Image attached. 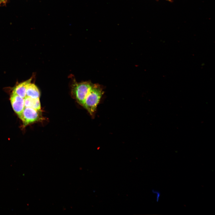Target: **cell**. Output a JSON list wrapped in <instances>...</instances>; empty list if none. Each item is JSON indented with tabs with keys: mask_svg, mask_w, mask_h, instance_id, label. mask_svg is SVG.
Instances as JSON below:
<instances>
[{
	"mask_svg": "<svg viewBox=\"0 0 215 215\" xmlns=\"http://www.w3.org/2000/svg\"><path fill=\"white\" fill-rule=\"evenodd\" d=\"M25 107L40 110L41 104L39 98H34L26 96L24 98Z\"/></svg>",
	"mask_w": 215,
	"mask_h": 215,
	"instance_id": "6",
	"label": "cell"
},
{
	"mask_svg": "<svg viewBox=\"0 0 215 215\" xmlns=\"http://www.w3.org/2000/svg\"><path fill=\"white\" fill-rule=\"evenodd\" d=\"M26 96L34 98H39L40 94L37 87L33 83H30L26 90Z\"/></svg>",
	"mask_w": 215,
	"mask_h": 215,
	"instance_id": "7",
	"label": "cell"
},
{
	"mask_svg": "<svg viewBox=\"0 0 215 215\" xmlns=\"http://www.w3.org/2000/svg\"><path fill=\"white\" fill-rule=\"evenodd\" d=\"M32 79L17 85L13 89L12 93L24 98L26 96V90L28 85L31 83Z\"/></svg>",
	"mask_w": 215,
	"mask_h": 215,
	"instance_id": "5",
	"label": "cell"
},
{
	"mask_svg": "<svg viewBox=\"0 0 215 215\" xmlns=\"http://www.w3.org/2000/svg\"><path fill=\"white\" fill-rule=\"evenodd\" d=\"M10 100L13 110L18 116L19 115L25 107L24 98L12 93Z\"/></svg>",
	"mask_w": 215,
	"mask_h": 215,
	"instance_id": "4",
	"label": "cell"
},
{
	"mask_svg": "<svg viewBox=\"0 0 215 215\" xmlns=\"http://www.w3.org/2000/svg\"><path fill=\"white\" fill-rule=\"evenodd\" d=\"M40 111L25 107L22 113L19 115L24 125L38 121L40 117Z\"/></svg>",
	"mask_w": 215,
	"mask_h": 215,
	"instance_id": "3",
	"label": "cell"
},
{
	"mask_svg": "<svg viewBox=\"0 0 215 215\" xmlns=\"http://www.w3.org/2000/svg\"><path fill=\"white\" fill-rule=\"evenodd\" d=\"M103 94V91L98 85L93 84L84 100L83 106L89 113L92 114Z\"/></svg>",
	"mask_w": 215,
	"mask_h": 215,
	"instance_id": "1",
	"label": "cell"
},
{
	"mask_svg": "<svg viewBox=\"0 0 215 215\" xmlns=\"http://www.w3.org/2000/svg\"></svg>",
	"mask_w": 215,
	"mask_h": 215,
	"instance_id": "8",
	"label": "cell"
},
{
	"mask_svg": "<svg viewBox=\"0 0 215 215\" xmlns=\"http://www.w3.org/2000/svg\"><path fill=\"white\" fill-rule=\"evenodd\" d=\"M93 84L88 82H77L74 81L71 87L72 95L77 102L83 106L85 98Z\"/></svg>",
	"mask_w": 215,
	"mask_h": 215,
	"instance_id": "2",
	"label": "cell"
}]
</instances>
